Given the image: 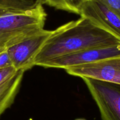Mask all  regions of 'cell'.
<instances>
[{
	"label": "cell",
	"mask_w": 120,
	"mask_h": 120,
	"mask_svg": "<svg viewBox=\"0 0 120 120\" xmlns=\"http://www.w3.org/2000/svg\"><path fill=\"white\" fill-rule=\"evenodd\" d=\"M47 14L34 0L16 6L0 16V50L7 49L44 29Z\"/></svg>",
	"instance_id": "obj_2"
},
{
	"label": "cell",
	"mask_w": 120,
	"mask_h": 120,
	"mask_svg": "<svg viewBox=\"0 0 120 120\" xmlns=\"http://www.w3.org/2000/svg\"><path fill=\"white\" fill-rule=\"evenodd\" d=\"M76 120H84V119H77Z\"/></svg>",
	"instance_id": "obj_14"
},
{
	"label": "cell",
	"mask_w": 120,
	"mask_h": 120,
	"mask_svg": "<svg viewBox=\"0 0 120 120\" xmlns=\"http://www.w3.org/2000/svg\"><path fill=\"white\" fill-rule=\"evenodd\" d=\"M12 66L11 59L7 49L0 50V69Z\"/></svg>",
	"instance_id": "obj_13"
},
{
	"label": "cell",
	"mask_w": 120,
	"mask_h": 120,
	"mask_svg": "<svg viewBox=\"0 0 120 120\" xmlns=\"http://www.w3.org/2000/svg\"><path fill=\"white\" fill-rule=\"evenodd\" d=\"M18 71L13 66L0 69V86L14 77Z\"/></svg>",
	"instance_id": "obj_10"
},
{
	"label": "cell",
	"mask_w": 120,
	"mask_h": 120,
	"mask_svg": "<svg viewBox=\"0 0 120 120\" xmlns=\"http://www.w3.org/2000/svg\"><path fill=\"white\" fill-rule=\"evenodd\" d=\"M118 55H120V45L90 48L57 57L43 63L40 66L65 69L70 67L94 63Z\"/></svg>",
	"instance_id": "obj_4"
},
{
	"label": "cell",
	"mask_w": 120,
	"mask_h": 120,
	"mask_svg": "<svg viewBox=\"0 0 120 120\" xmlns=\"http://www.w3.org/2000/svg\"><path fill=\"white\" fill-rule=\"evenodd\" d=\"M64 70L69 75L82 79H92L120 84V55Z\"/></svg>",
	"instance_id": "obj_5"
},
{
	"label": "cell",
	"mask_w": 120,
	"mask_h": 120,
	"mask_svg": "<svg viewBox=\"0 0 120 120\" xmlns=\"http://www.w3.org/2000/svg\"><path fill=\"white\" fill-rule=\"evenodd\" d=\"M98 1L110 9L120 18V0H94Z\"/></svg>",
	"instance_id": "obj_12"
},
{
	"label": "cell",
	"mask_w": 120,
	"mask_h": 120,
	"mask_svg": "<svg viewBox=\"0 0 120 120\" xmlns=\"http://www.w3.org/2000/svg\"><path fill=\"white\" fill-rule=\"evenodd\" d=\"M51 33L52 30L43 29L7 49L13 66L18 71L24 72L33 68L35 57Z\"/></svg>",
	"instance_id": "obj_6"
},
{
	"label": "cell",
	"mask_w": 120,
	"mask_h": 120,
	"mask_svg": "<svg viewBox=\"0 0 120 120\" xmlns=\"http://www.w3.org/2000/svg\"><path fill=\"white\" fill-rule=\"evenodd\" d=\"M97 104L102 120H120V84L82 78Z\"/></svg>",
	"instance_id": "obj_3"
},
{
	"label": "cell",
	"mask_w": 120,
	"mask_h": 120,
	"mask_svg": "<svg viewBox=\"0 0 120 120\" xmlns=\"http://www.w3.org/2000/svg\"><path fill=\"white\" fill-rule=\"evenodd\" d=\"M120 45V39L96 25L80 18L63 24L52 33L35 57L34 65L90 48Z\"/></svg>",
	"instance_id": "obj_1"
},
{
	"label": "cell",
	"mask_w": 120,
	"mask_h": 120,
	"mask_svg": "<svg viewBox=\"0 0 120 120\" xmlns=\"http://www.w3.org/2000/svg\"><path fill=\"white\" fill-rule=\"evenodd\" d=\"M28 0H4L0 4V16L8 12L16 6L26 2Z\"/></svg>",
	"instance_id": "obj_11"
},
{
	"label": "cell",
	"mask_w": 120,
	"mask_h": 120,
	"mask_svg": "<svg viewBox=\"0 0 120 120\" xmlns=\"http://www.w3.org/2000/svg\"><path fill=\"white\" fill-rule=\"evenodd\" d=\"M86 0H36V3L46 5L56 9L79 15L82 5Z\"/></svg>",
	"instance_id": "obj_9"
},
{
	"label": "cell",
	"mask_w": 120,
	"mask_h": 120,
	"mask_svg": "<svg viewBox=\"0 0 120 120\" xmlns=\"http://www.w3.org/2000/svg\"><path fill=\"white\" fill-rule=\"evenodd\" d=\"M79 15L120 39V18L103 4L86 0Z\"/></svg>",
	"instance_id": "obj_7"
},
{
	"label": "cell",
	"mask_w": 120,
	"mask_h": 120,
	"mask_svg": "<svg viewBox=\"0 0 120 120\" xmlns=\"http://www.w3.org/2000/svg\"><path fill=\"white\" fill-rule=\"evenodd\" d=\"M24 71H18L14 77L0 86V117L13 104L18 93Z\"/></svg>",
	"instance_id": "obj_8"
}]
</instances>
